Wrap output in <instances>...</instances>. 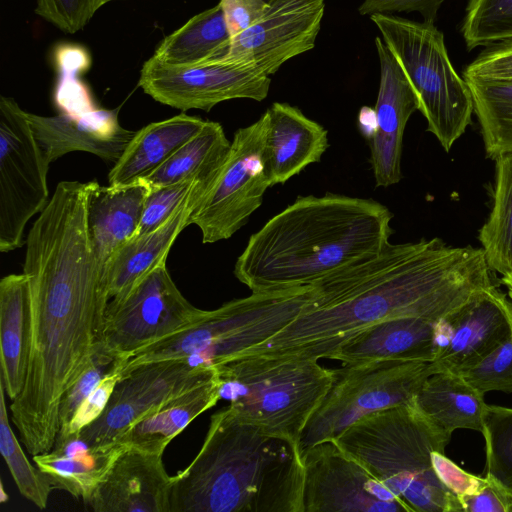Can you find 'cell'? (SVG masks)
Instances as JSON below:
<instances>
[{
	"label": "cell",
	"instance_id": "6da1fadb",
	"mask_svg": "<svg viewBox=\"0 0 512 512\" xmlns=\"http://www.w3.org/2000/svg\"><path fill=\"white\" fill-rule=\"evenodd\" d=\"M90 182L61 181L25 244L28 278L26 377L11 420L27 452L50 451L65 391L100 349L110 295L87 223Z\"/></svg>",
	"mask_w": 512,
	"mask_h": 512
},
{
	"label": "cell",
	"instance_id": "7a4b0ae2",
	"mask_svg": "<svg viewBox=\"0 0 512 512\" xmlns=\"http://www.w3.org/2000/svg\"><path fill=\"white\" fill-rule=\"evenodd\" d=\"M492 272L482 248L451 246L437 237L387 242L378 252L312 283L313 298L301 314L241 355L329 359L345 340L381 321H442L494 285Z\"/></svg>",
	"mask_w": 512,
	"mask_h": 512
},
{
	"label": "cell",
	"instance_id": "3957f363",
	"mask_svg": "<svg viewBox=\"0 0 512 512\" xmlns=\"http://www.w3.org/2000/svg\"><path fill=\"white\" fill-rule=\"evenodd\" d=\"M392 213L366 198L301 196L252 234L234 266L252 292L311 285L378 252Z\"/></svg>",
	"mask_w": 512,
	"mask_h": 512
},
{
	"label": "cell",
	"instance_id": "277c9868",
	"mask_svg": "<svg viewBox=\"0 0 512 512\" xmlns=\"http://www.w3.org/2000/svg\"><path fill=\"white\" fill-rule=\"evenodd\" d=\"M303 487L299 445L242 422L227 406L173 476L170 512H303Z\"/></svg>",
	"mask_w": 512,
	"mask_h": 512
},
{
	"label": "cell",
	"instance_id": "5b68a950",
	"mask_svg": "<svg viewBox=\"0 0 512 512\" xmlns=\"http://www.w3.org/2000/svg\"><path fill=\"white\" fill-rule=\"evenodd\" d=\"M450 438L412 403L367 415L334 441L413 512H463L433 465V452L444 451Z\"/></svg>",
	"mask_w": 512,
	"mask_h": 512
},
{
	"label": "cell",
	"instance_id": "8992f818",
	"mask_svg": "<svg viewBox=\"0 0 512 512\" xmlns=\"http://www.w3.org/2000/svg\"><path fill=\"white\" fill-rule=\"evenodd\" d=\"M314 295L312 285L252 292L202 314L182 330L144 347L117 366L182 359L193 367H214L279 333L295 320Z\"/></svg>",
	"mask_w": 512,
	"mask_h": 512
},
{
	"label": "cell",
	"instance_id": "52a82bcc",
	"mask_svg": "<svg viewBox=\"0 0 512 512\" xmlns=\"http://www.w3.org/2000/svg\"><path fill=\"white\" fill-rule=\"evenodd\" d=\"M214 367L220 399L239 420L298 445L333 380L318 360L294 356L242 355Z\"/></svg>",
	"mask_w": 512,
	"mask_h": 512
},
{
	"label": "cell",
	"instance_id": "ba28073f",
	"mask_svg": "<svg viewBox=\"0 0 512 512\" xmlns=\"http://www.w3.org/2000/svg\"><path fill=\"white\" fill-rule=\"evenodd\" d=\"M370 19L409 81L427 131L449 152L471 123L474 104L466 80L450 60L443 33L432 22L393 14H372Z\"/></svg>",
	"mask_w": 512,
	"mask_h": 512
},
{
	"label": "cell",
	"instance_id": "9c48e42d",
	"mask_svg": "<svg viewBox=\"0 0 512 512\" xmlns=\"http://www.w3.org/2000/svg\"><path fill=\"white\" fill-rule=\"evenodd\" d=\"M333 380L299 439L300 452L334 440L349 426L372 413L412 404L432 362L376 360L332 369Z\"/></svg>",
	"mask_w": 512,
	"mask_h": 512
},
{
	"label": "cell",
	"instance_id": "30bf717a",
	"mask_svg": "<svg viewBox=\"0 0 512 512\" xmlns=\"http://www.w3.org/2000/svg\"><path fill=\"white\" fill-rule=\"evenodd\" d=\"M108 302L100 349L122 362L191 324L203 312L180 292L166 262Z\"/></svg>",
	"mask_w": 512,
	"mask_h": 512
},
{
	"label": "cell",
	"instance_id": "8fae6325",
	"mask_svg": "<svg viewBox=\"0 0 512 512\" xmlns=\"http://www.w3.org/2000/svg\"><path fill=\"white\" fill-rule=\"evenodd\" d=\"M46 161L24 111L11 97H0V251L24 244L29 220L50 198Z\"/></svg>",
	"mask_w": 512,
	"mask_h": 512
},
{
	"label": "cell",
	"instance_id": "7c38bea8",
	"mask_svg": "<svg viewBox=\"0 0 512 512\" xmlns=\"http://www.w3.org/2000/svg\"><path fill=\"white\" fill-rule=\"evenodd\" d=\"M267 127L264 113L256 122L234 132L226 161L215 182L189 218L203 243L232 237L261 206L270 188L263 146Z\"/></svg>",
	"mask_w": 512,
	"mask_h": 512
},
{
	"label": "cell",
	"instance_id": "4fadbf2b",
	"mask_svg": "<svg viewBox=\"0 0 512 512\" xmlns=\"http://www.w3.org/2000/svg\"><path fill=\"white\" fill-rule=\"evenodd\" d=\"M303 512H413L334 440L301 453Z\"/></svg>",
	"mask_w": 512,
	"mask_h": 512
},
{
	"label": "cell",
	"instance_id": "5bb4252c",
	"mask_svg": "<svg viewBox=\"0 0 512 512\" xmlns=\"http://www.w3.org/2000/svg\"><path fill=\"white\" fill-rule=\"evenodd\" d=\"M214 373L215 367H193L182 359L130 368L121 374L100 417L76 435L88 446L116 441L141 417Z\"/></svg>",
	"mask_w": 512,
	"mask_h": 512
},
{
	"label": "cell",
	"instance_id": "9a60e30c",
	"mask_svg": "<svg viewBox=\"0 0 512 512\" xmlns=\"http://www.w3.org/2000/svg\"><path fill=\"white\" fill-rule=\"evenodd\" d=\"M271 78L221 60L194 66H170L152 56L144 62L139 86L155 101L187 111H210L233 99L264 100Z\"/></svg>",
	"mask_w": 512,
	"mask_h": 512
},
{
	"label": "cell",
	"instance_id": "2e32d148",
	"mask_svg": "<svg viewBox=\"0 0 512 512\" xmlns=\"http://www.w3.org/2000/svg\"><path fill=\"white\" fill-rule=\"evenodd\" d=\"M324 12L325 0H269L261 18L231 38L220 60L271 76L314 48Z\"/></svg>",
	"mask_w": 512,
	"mask_h": 512
},
{
	"label": "cell",
	"instance_id": "e0dca14e",
	"mask_svg": "<svg viewBox=\"0 0 512 512\" xmlns=\"http://www.w3.org/2000/svg\"><path fill=\"white\" fill-rule=\"evenodd\" d=\"M512 335V302L494 284L440 322L435 372L461 375Z\"/></svg>",
	"mask_w": 512,
	"mask_h": 512
},
{
	"label": "cell",
	"instance_id": "ac0fdd59",
	"mask_svg": "<svg viewBox=\"0 0 512 512\" xmlns=\"http://www.w3.org/2000/svg\"><path fill=\"white\" fill-rule=\"evenodd\" d=\"M380 82L374 107L376 128L370 138V163L376 187H389L402 178L403 136L411 115L418 110L416 95L401 67L375 37Z\"/></svg>",
	"mask_w": 512,
	"mask_h": 512
},
{
	"label": "cell",
	"instance_id": "d6986e66",
	"mask_svg": "<svg viewBox=\"0 0 512 512\" xmlns=\"http://www.w3.org/2000/svg\"><path fill=\"white\" fill-rule=\"evenodd\" d=\"M162 455L127 447L86 506L95 512H170L173 476Z\"/></svg>",
	"mask_w": 512,
	"mask_h": 512
},
{
	"label": "cell",
	"instance_id": "ffe728a7",
	"mask_svg": "<svg viewBox=\"0 0 512 512\" xmlns=\"http://www.w3.org/2000/svg\"><path fill=\"white\" fill-rule=\"evenodd\" d=\"M26 116L49 164L74 151L88 152L115 163L136 132L119 124L116 111L91 110L79 115L55 116L26 111Z\"/></svg>",
	"mask_w": 512,
	"mask_h": 512
},
{
	"label": "cell",
	"instance_id": "44dd1931",
	"mask_svg": "<svg viewBox=\"0 0 512 512\" xmlns=\"http://www.w3.org/2000/svg\"><path fill=\"white\" fill-rule=\"evenodd\" d=\"M263 159L270 186L283 184L327 150L328 132L295 106L275 102L266 111Z\"/></svg>",
	"mask_w": 512,
	"mask_h": 512
},
{
	"label": "cell",
	"instance_id": "7402d4cb",
	"mask_svg": "<svg viewBox=\"0 0 512 512\" xmlns=\"http://www.w3.org/2000/svg\"><path fill=\"white\" fill-rule=\"evenodd\" d=\"M440 322L418 317L384 320L345 340L329 359L342 365L376 360L432 362L438 351Z\"/></svg>",
	"mask_w": 512,
	"mask_h": 512
},
{
	"label": "cell",
	"instance_id": "603a6c76",
	"mask_svg": "<svg viewBox=\"0 0 512 512\" xmlns=\"http://www.w3.org/2000/svg\"><path fill=\"white\" fill-rule=\"evenodd\" d=\"M150 189L144 180L108 186L90 182L88 229L95 252L105 267L110 258L136 236Z\"/></svg>",
	"mask_w": 512,
	"mask_h": 512
},
{
	"label": "cell",
	"instance_id": "cb8c5ba5",
	"mask_svg": "<svg viewBox=\"0 0 512 512\" xmlns=\"http://www.w3.org/2000/svg\"><path fill=\"white\" fill-rule=\"evenodd\" d=\"M126 448L119 441L88 446L74 434L56 440L50 451L33 456V461L53 488L81 498L86 505Z\"/></svg>",
	"mask_w": 512,
	"mask_h": 512
},
{
	"label": "cell",
	"instance_id": "d4e9b609",
	"mask_svg": "<svg viewBox=\"0 0 512 512\" xmlns=\"http://www.w3.org/2000/svg\"><path fill=\"white\" fill-rule=\"evenodd\" d=\"M205 194L202 187L194 189L163 224L135 236L110 258L106 264L110 298L124 293L148 272L166 262L172 245L190 225V215Z\"/></svg>",
	"mask_w": 512,
	"mask_h": 512
},
{
	"label": "cell",
	"instance_id": "484cf974",
	"mask_svg": "<svg viewBox=\"0 0 512 512\" xmlns=\"http://www.w3.org/2000/svg\"><path fill=\"white\" fill-rule=\"evenodd\" d=\"M206 120L185 113L152 122L136 131L109 172V185L144 180L194 137Z\"/></svg>",
	"mask_w": 512,
	"mask_h": 512
},
{
	"label": "cell",
	"instance_id": "4316f807",
	"mask_svg": "<svg viewBox=\"0 0 512 512\" xmlns=\"http://www.w3.org/2000/svg\"><path fill=\"white\" fill-rule=\"evenodd\" d=\"M220 400L219 381L214 375L159 405L116 441L149 453L163 454L168 444L196 417Z\"/></svg>",
	"mask_w": 512,
	"mask_h": 512
},
{
	"label": "cell",
	"instance_id": "83f0119b",
	"mask_svg": "<svg viewBox=\"0 0 512 512\" xmlns=\"http://www.w3.org/2000/svg\"><path fill=\"white\" fill-rule=\"evenodd\" d=\"M417 410L439 431L451 437L456 429L481 432L487 404L484 394L461 376L435 372L423 383L413 401Z\"/></svg>",
	"mask_w": 512,
	"mask_h": 512
},
{
	"label": "cell",
	"instance_id": "f1b7e54d",
	"mask_svg": "<svg viewBox=\"0 0 512 512\" xmlns=\"http://www.w3.org/2000/svg\"><path fill=\"white\" fill-rule=\"evenodd\" d=\"M28 307L27 276H4L0 281V381L11 401L21 393L26 377Z\"/></svg>",
	"mask_w": 512,
	"mask_h": 512
},
{
	"label": "cell",
	"instance_id": "f546056e",
	"mask_svg": "<svg viewBox=\"0 0 512 512\" xmlns=\"http://www.w3.org/2000/svg\"><path fill=\"white\" fill-rule=\"evenodd\" d=\"M230 145L222 125L206 120L194 137L144 181L150 187L195 181L209 190L226 161Z\"/></svg>",
	"mask_w": 512,
	"mask_h": 512
},
{
	"label": "cell",
	"instance_id": "4dcf8cb0",
	"mask_svg": "<svg viewBox=\"0 0 512 512\" xmlns=\"http://www.w3.org/2000/svg\"><path fill=\"white\" fill-rule=\"evenodd\" d=\"M231 40L223 10L218 3L190 18L166 36L152 57L165 65L194 66L222 59Z\"/></svg>",
	"mask_w": 512,
	"mask_h": 512
},
{
	"label": "cell",
	"instance_id": "1f68e13d",
	"mask_svg": "<svg viewBox=\"0 0 512 512\" xmlns=\"http://www.w3.org/2000/svg\"><path fill=\"white\" fill-rule=\"evenodd\" d=\"M494 160L493 205L478 238L490 269L504 276L512 272V153Z\"/></svg>",
	"mask_w": 512,
	"mask_h": 512
},
{
	"label": "cell",
	"instance_id": "d6a6232c",
	"mask_svg": "<svg viewBox=\"0 0 512 512\" xmlns=\"http://www.w3.org/2000/svg\"><path fill=\"white\" fill-rule=\"evenodd\" d=\"M484 149L495 159L512 153V81L466 77Z\"/></svg>",
	"mask_w": 512,
	"mask_h": 512
},
{
	"label": "cell",
	"instance_id": "836d02e7",
	"mask_svg": "<svg viewBox=\"0 0 512 512\" xmlns=\"http://www.w3.org/2000/svg\"><path fill=\"white\" fill-rule=\"evenodd\" d=\"M0 451L20 494L45 509L53 487L45 474L30 463L17 440L8 416L6 392L0 381Z\"/></svg>",
	"mask_w": 512,
	"mask_h": 512
},
{
	"label": "cell",
	"instance_id": "e575fe53",
	"mask_svg": "<svg viewBox=\"0 0 512 512\" xmlns=\"http://www.w3.org/2000/svg\"><path fill=\"white\" fill-rule=\"evenodd\" d=\"M461 32L468 49L512 42V0H469Z\"/></svg>",
	"mask_w": 512,
	"mask_h": 512
},
{
	"label": "cell",
	"instance_id": "d590c367",
	"mask_svg": "<svg viewBox=\"0 0 512 512\" xmlns=\"http://www.w3.org/2000/svg\"><path fill=\"white\" fill-rule=\"evenodd\" d=\"M485 477L512 497V408L486 406L483 429Z\"/></svg>",
	"mask_w": 512,
	"mask_h": 512
},
{
	"label": "cell",
	"instance_id": "8d00e7d4",
	"mask_svg": "<svg viewBox=\"0 0 512 512\" xmlns=\"http://www.w3.org/2000/svg\"><path fill=\"white\" fill-rule=\"evenodd\" d=\"M459 376L482 394L512 393V335Z\"/></svg>",
	"mask_w": 512,
	"mask_h": 512
},
{
	"label": "cell",
	"instance_id": "74e56055",
	"mask_svg": "<svg viewBox=\"0 0 512 512\" xmlns=\"http://www.w3.org/2000/svg\"><path fill=\"white\" fill-rule=\"evenodd\" d=\"M197 187H202L206 193L208 191L205 185L195 181L151 187L144 203L136 236L154 230L163 224Z\"/></svg>",
	"mask_w": 512,
	"mask_h": 512
},
{
	"label": "cell",
	"instance_id": "f35d334b",
	"mask_svg": "<svg viewBox=\"0 0 512 512\" xmlns=\"http://www.w3.org/2000/svg\"><path fill=\"white\" fill-rule=\"evenodd\" d=\"M115 363L116 360L113 357L101 349L97 351L89 366L62 396L59 406L58 433L68 427L81 403L99 385Z\"/></svg>",
	"mask_w": 512,
	"mask_h": 512
},
{
	"label": "cell",
	"instance_id": "ab89813d",
	"mask_svg": "<svg viewBox=\"0 0 512 512\" xmlns=\"http://www.w3.org/2000/svg\"><path fill=\"white\" fill-rule=\"evenodd\" d=\"M107 0H37L35 13L65 33L82 30Z\"/></svg>",
	"mask_w": 512,
	"mask_h": 512
},
{
	"label": "cell",
	"instance_id": "60d3db41",
	"mask_svg": "<svg viewBox=\"0 0 512 512\" xmlns=\"http://www.w3.org/2000/svg\"><path fill=\"white\" fill-rule=\"evenodd\" d=\"M120 377V370L117 363H115L114 367L104 376L99 385L81 403L68 427L63 432L58 433L56 440H62L77 434L99 418L106 408Z\"/></svg>",
	"mask_w": 512,
	"mask_h": 512
},
{
	"label": "cell",
	"instance_id": "b9f144b4",
	"mask_svg": "<svg viewBox=\"0 0 512 512\" xmlns=\"http://www.w3.org/2000/svg\"><path fill=\"white\" fill-rule=\"evenodd\" d=\"M463 76L512 81V42L487 47L466 66Z\"/></svg>",
	"mask_w": 512,
	"mask_h": 512
},
{
	"label": "cell",
	"instance_id": "7bdbcfd3",
	"mask_svg": "<svg viewBox=\"0 0 512 512\" xmlns=\"http://www.w3.org/2000/svg\"><path fill=\"white\" fill-rule=\"evenodd\" d=\"M433 465L439 479L458 499L476 492L486 481L485 477L462 470L445 456L444 451L433 452Z\"/></svg>",
	"mask_w": 512,
	"mask_h": 512
},
{
	"label": "cell",
	"instance_id": "ee69618b",
	"mask_svg": "<svg viewBox=\"0 0 512 512\" xmlns=\"http://www.w3.org/2000/svg\"><path fill=\"white\" fill-rule=\"evenodd\" d=\"M444 0H364L358 8L362 16L372 14H392L396 12H416L423 21L434 23Z\"/></svg>",
	"mask_w": 512,
	"mask_h": 512
},
{
	"label": "cell",
	"instance_id": "f6af8a7d",
	"mask_svg": "<svg viewBox=\"0 0 512 512\" xmlns=\"http://www.w3.org/2000/svg\"><path fill=\"white\" fill-rule=\"evenodd\" d=\"M231 38L245 31L265 13L269 0H220Z\"/></svg>",
	"mask_w": 512,
	"mask_h": 512
},
{
	"label": "cell",
	"instance_id": "bcb514c9",
	"mask_svg": "<svg viewBox=\"0 0 512 512\" xmlns=\"http://www.w3.org/2000/svg\"><path fill=\"white\" fill-rule=\"evenodd\" d=\"M476 492L459 498L463 512H512V497L488 479Z\"/></svg>",
	"mask_w": 512,
	"mask_h": 512
},
{
	"label": "cell",
	"instance_id": "7dc6e473",
	"mask_svg": "<svg viewBox=\"0 0 512 512\" xmlns=\"http://www.w3.org/2000/svg\"><path fill=\"white\" fill-rule=\"evenodd\" d=\"M359 123L362 130L368 136V130H370V137L374 134L376 128V114L375 110L370 107H362L359 113Z\"/></svg>",
	"mask_w": 512,
	"mask_h": 512
},
{
	"label": "cell",
	"instance_id": "c3c4849f",
	"mask_svg": "<svg viewBox=\"0 0 512 512\" xmlns=\"http://www.w3.org/2000/svg\"><path fill=\"white\" fill-rule=\"evenodd\" d=\"M501 282L507 288L508 295L512 300V272L501 277Z\"/></svg>",
	"mask_w": 512,
	"mask_h": 512
},
{
	"label": "cell",
	"instance_id": "681fc988",
	"mask_svg": "<svg viewBox=\"0 0 512 512\" xmlns=\"http://www.w3.org/2000/svg\"><path fill=\"white\" fill-rule=\"evenodd\" d=\"M114 1V0H107V2Z\"/></svg>",
	"mask_w": 512,
	"mask_h": 512
}]
</instances>
